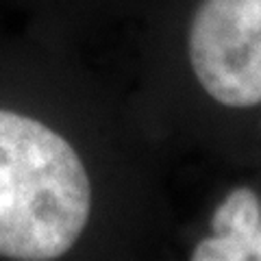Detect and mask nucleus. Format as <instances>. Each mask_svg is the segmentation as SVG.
I'll list each match as a JSON object with an SVG mask.
<instances>
[{
	"label": "nucleus",
	"mask_w": 261,
	"mask_h": 261,
	"mask_svg": "<svg viewBox=\"0 0 261 261\" xmlns=\"http://www.w3.org/2000/svg\"><path fill=\"white\" fill-rule=\"evenodd\" d=\"M187 50L200 87L216 102L261 105V0H202Z\"/></svg>",
	"instance_id": "2"
},
{
	"label": "nucleus",
	"mask_w": 261,
	"mask_h": 261,
	"mask_svg": "<svg viewBox=\"0 0 261 261\" xmlns=\"http://www.w3.org/2000/svg\"><path fill=\"white\" fill-rule=\"evenodd\" d=\"M192 259L194 261H250L248 250L242 244L214 233L196 244Z\"/></svg>",
	"instance_id": "4"
},
{
	"label": "nucleus",
	"mask_w": 261,
	"mask_h": 261,
	"mask_svg": "<svg viewBox=\"0 0 261 261\" xmlns=\"http://www.w3.org/2000/svg\"><path fill=\"white\" fill-rule=\"evenodd\" d=\"M261 222V200L250 187H238L220 202L211 218V233L231 238L248 250L252 259V240Z\"/></svg>",
	"instance_id": "3"
},
{
	"label": "nucleus",
	"mask_w": 261,
	"mask_h": 261,
	"mask_svg": "<svg viewBox=\"0 0 261 261\" xmlns=\"http://www.w3.org/2000/svg\"><path fill=\"white\" fill-rule=\"evenodd\" d=\"M252 259L261 261V222H259V228H257L255 240H252Z\"/></svg>",
	"instance_id": "5"
},
{
	"label": "nucleus",
	"mask_w": 261,
	"mask_h": 261,
	"mask_svg": "<svg viewBox=\"0 0 261 261\" xmlns=\"http://www.w3.org/2000/svg\"><path fill=\"white\" fill-rule=\"evenodd\" d=\"M89 211L92 185L76 150L42 122L0 109V257L59 259Z\"/></svg>",
	"instance_id": "1"
}]
</instances>
